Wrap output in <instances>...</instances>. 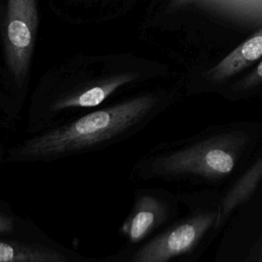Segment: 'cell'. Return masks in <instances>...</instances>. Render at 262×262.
<instances>
[{"label":"cell","mask_w":262,"mask_h":262,"mask_svg":"<svg viewBox=\"0 0 262 262\" xmlns=\"http://www.w3.org/2000/svg\"><path fill=\"white\" fill-rule=\"evenodd\" d=\"M133 76L129 74L119 75L97 85L88 87L79 92H74L62 98H59L52 105V110L60 111L71 107H92L100 104L119 87L130 82Z\"/></svg>","instance_id":"7"},{"label":"cell","mask_w":262,"mask_h":262,"mask_svg":"<svg viewBox=\"0 0 262 262\" xmlns=\"http://www.w3.org/2000/svg\"><path fill=\"white\" fill-rule=\"evenodd\" d=\"M155 102L151 95H144L89 113L25 141L13 151V157L19 161L43 160L94 147L138 124Z\"/></svg>","instance_id":"1"},{"label":"cell","mask_w":262,"mask_h":262,"mask_svg":"<svg viewBox=\"0 0 262 262\" xmlns=\"http://www.w3.org/2000/svg\"><path fill=\"white\" fill-rule=\"evenodd\" d=\"M262 57V29L235 47L214 68L207 72L213 81L227 79L244 69L252 66Z\"/></svg>","instance_id":"6"},{"label":"cell","mask_w":262,"mask_h":262,"mask_svg":"<svg viewBox=\"0 0 262 262\" xmlns=\"http://www.w3.org/2000/svg\"><path fill=\"white\" fill-rule=\"evenodd\" d=\"M0 262H69L67 257L50 248L17 242L0 241Z\"/></svg>","instance_id":"9"},{"label":"cell","mask_w":262,"mask_h":262,"mask_svg":"<svg viewBox=\"0 0 262 262\" xmlns=\"http://www.w3.org/2000/svg\"><path fill=\"white\" fill-rule=\"evenodd\" d=\"M165 216L166 209L160 200L149 194L141 195L136 200L120 231L132 243H138L162 223Z\"/></svg>","instance_id":"5"},{"label":"cell","mask_w":262,"mask_h":262,"mask_svg":"<svg viewBox=\"0 0 262 262\" xmlns=\"http://www.w3.org/2000/svg\"><path fill=\"white\" fill-rule=\"evenodd\" d=\"M257 258H258V261H259V262H262V242H261V245H260V247H259V252H258Z\"/></svg>","instance_id":"12"},{"label":"cell","mask_w":262,"mask_h":262,"mask_svg":"<svg viewBox=\"0 0 262 262\" xmlns=\"http://www.w3.org/2000/svg\"><path fill=\"white\" fill-rule=\"evenodd\" d=\"M13 230V220L6 216L0 214V234L10 233Z\"/></svg>","instance_id":"11"},{"label":"cell","mask_w":262,"mask_h":262,"mask_svg":"<svg viewBox=\"0 0 262 262\" xmlns=\"http://www.w3.org/2000/svg\"><path fill=\"white\" fill-rule=\"evenodd\" d=\"M260 83H262V59L257 64L256 69L245 79L243 86L249 88L254 87Z\"/></svg>","instance_id":"10"},{"label":"cell","mask_w":262,"mask_h":262,"mask_svg":"<svg viewBox=\"0 0 262 262\" xmlns=\"http://www.w3.org/2000/svg\"><path fill=\"white\" fill-rule=\"evenodd\" d=\"M262 180V157L259 158L234 183L224 195L217 210L216 226H219L228 215L247 201Z\"/></svg>","instance_id":"8"},{"label":"cell","mask_w":262,"mask_h":262,"mask_svg":"<svg viewBox=\"0 0 262 262\" xmlns=\"http://www.w3.org/2000/svg\"><path fill=\"white\" fill-rule=\"evenodd\" d=\"M38 24L36 0H7L3 42L9 70L20 84L27 76Z\"/></svg>","instance_id":"3"},{"label":"cell","mask_w":262,"mask_h":262,"mask_svg":"<svg viewBox=\"0 0 262 262\" xmlns=\"http://www.w3.org/2000/svg\"><path fill=\"white\" fill-rule=\"evenodd\" d=\"M217 210L198 213L173 225L145 244L130 262H168L190 252L216 225Z\"/></svg>","instance_id":"4"},{"label":"cell","mask_w":262,"mask_h":262,"mask_svg":"<svg viewBox=\"0 0 262 262\" xmlns=\"http://www.w3.org/2000/svg\"><path fill=\"white\" fill-rule=\"evenodd\" d=\"M247 142V134L237 131L210 136L158 158L152 170L160 176L220 179L233 171Z\"/></svg>","instance_id":"2"}]
</instances>
